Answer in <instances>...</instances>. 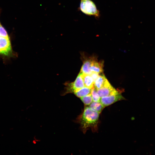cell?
<instances>
[{
  "label": "cell",
  "instance_id": "cell-1",
  "mask_svg": "<svg viewBox=\"0 0 155 155\" xmlns=\"http://www.w3.org/2000/svg\"><path fill=\"white\" fill-rule=\"evenodd\" d=\"M99 113L92 110L89 107H86L81 118V124L83 130L85 131L91 128L96 130L99 119Z\"/></svg>",
  "mask_w": 155,
  "mask_h": 155
},
{
  "label": "cell",
  "instance_id": "cell-2",
  "mask_svg": "<svg viewBox=\"0 0 155 155\" xmlns=\"http://www.w3.org/2000/svg\"><path fill=\"white\" fill-rule=\"evenodd\" d=\"M80 10L86 15L92 16L96 18L100 16L99 11L94 3L91 0H80Z\"/></svg>",
  "mask_w": 155,
  "mask_h": 155
},
{
  "label": "cell",
  "instance_id": "cell-3",
  "mask_svg": "<svg viewBox=\"0 0 155 155\" xmlns=\"http://www.w3.org/2000/svg\"><path fill=\"white\" fill-rule=\"evenodd\" d=\"M12 50L9 38L0 36V54L9 56L12 53Z\"/></svg>",
  "mask_w": 155,
  "mask_h": 155
},
{
  "label": "cell",
  "instance_id": "cell-4",
  "mask_svg": "<svg viewBox=\"0 0 155 155\" xmlns=\"http://www.w3.org/2000/svg\"><path fill=\"white\" fill-rule=\"evenodd\" d=\"M120 93L100 98V102L104 107L108 106L118 101L125 99Z\"/></svg>",
  "mask_w": 155,
  "mask_h": 155
},
{
  "label": "cell",
  "instance_id": "cell-5",
  "mask_svg": "<svg viewBox=\"0 0 155 155\" xmlns=\"http://www.w3.org/2000/svg\"><path fill=\"white\" fill-rule=\"evenodd\" d=\"M97 91L100 98L119 93L111 85L109 82L103 87L97 90Z\"/></svg>",
  "mask_w": 155,
  "mask_h": 155
},
{
  "label": "cell",
  "instance_id": "cell-6",
  "mask_svg": "<svg viewBox=\"0 0 155 155\" xmlns=\"http://www.w3.org/2000/svg\"><path fill=\"white\" fill-rule=\"evenodd\" d=\"M84 86L82 74L80 72L75 80L73 82L69 84L68 89L69 91L74 92Z\"/></svg>",
  "mask_w": 155,
  "mask_h": 155
},
{
  "label": "cell",
  "instance_id": "cell-7",
  "mask_svg": "<svg viewBox=\"0 0 155 155\" xmlns=\"http://www.w3.org/2000/svg\"><path fill=\"white\" fill-rule=\"evenodd\" d=\"M103 61L98 62L96 59L92 62L90 68L91 72H94L98 74L103 71Z\"/></svg>",
  "mask_w": 155,
  "mask_h": 155
},
{
  "label": "cell",
  "instance_id": "cell-8",
  "mask_svg": "<svg viewBox=\"0 0 155 155\" xmlns=\"http://www.w3.org/2000/svg\"><path fill=\"white\" fill-rule=\"evenodd\" d=\"M94 57H91L85 60L81 69L80 73L83 74H90L91 72L90 68L93 61L96 59Z\"/></svg>",
  "mask_w": 155,
  "mask_h": 155
},
{
  "label": "cell",
  "instance_id": "cell-9",
  "mask_svg": "<svg viewBox=\"0 0 155 155\" xmlns=\"http://www.w3.org/2000/svg\"><path fill=\"white\" fill-rule=\"evenodd\" d=\"M108 82L104 74L99 75L95 81L94 87L97 90L103 87Z\"/></svg>",
  "mask_w": 155,
  "mask_h": 155
},
{
  "label": "cell",
  "instance_id": "cell-10",
  "mask_svg": "<svg viewBox=\"0 0 155 155\" xmlns=\"http://www.w3.org/2000/svg\"><path fill=\"white\" fill-rule=\"evenodd\" d=\"M82 74L85 86L92 88L94 87V81L90 74Z\"/></svg>",
  "mask_w": 155,
  "mask_h": 155
},
{
  "label": "cell",
  "instance_id": "cell-11",
  "mask_svg": "<svg viewBox=\"0 0 155 155\" xmlns=\"http://www.w3.org/2000/svg\"><path fill=\"white\" fill-rule=\"evenodd\" d=\"M89 107L92 110L100 114L104 108V106L100 101H92L89 106Z\"/></svg>",
  "mask_w": 155,
  "mask_h": 155
},
{
  "label": "cell",
  "instance_id": "cell-12",
  "mask_svg": "<svg viewBox=\"0 0 155 155\" xmlns=\"http://www.w3.org/2000/svg\"><path fill=\"white\" fill-rule=\"evenodd\" d=\"M91 90V88L85 86L76 91L74 93L77 97L81 98L90 94Z\"/></svg>",
  "mask_w": 155,
  "mask_h": 155
},
{
  "label": "cell",
  "instance_id": "cell-13",
  "mask_svg": "<svg viewBox=\"0 0 155 155\" xmlns=\"http://www.w3.org/2000/svg\"><path fill=\"white\" fill-rule=\"evenodd\" d=\"M80 98L82 102L86 105H90L93 101L91 93Z\"/></svg>",
  "mask_w": 155,
  "mask_h": 155
},
{
  "label": "cell",
  "instance_id": "cell-14",
  "mask_svg": "<svg viewBox=\"0 0 155 155\" xmlns=\"http://www.w3.org/2000/svg\"><path fill=\"white\" fill-rule=\"evenodd\" d=\"M91 94L93 101H100L101 98L98 94L97 90L94 87L92 88Z\"/></svg>",
  "mask_w": 155,
  "mask_h": 155
},
{
  "label": "cell",
  "instance_id": "cell-15",
  "mask_svg": "<svg viewBox=\"0 0 155 155\" xmlns=\"http://www.w3.org/2000/svg\"><path fill=\"white\" fill-rule=\"evenodd\" d=\"M0 36L9 38L6 31L1 25H0Z\"/></svg>",
  "mask_w": 155,
  "mask_h": 155
},
{
  "label": "cell",
  "instance_id": "cell-16",
  "mask_svg": "<svg viewBox=\"0 0 155 155\" xmlns=\"http://www.w3.org/2000/svg\"><path fill=\"white\" fill-rule=\"evenodd\" d=\"M90 75L92 77L94 82L98 78L99 75L98 73L94 72H91Z\"/></svg>",
  "mask_w": 155,
  "mask_h": 155
},
{
  "label": "cell",
  "instance_id": "cell-17",
  "mask_svg": "<svg viewBox=\"0 0 155 155\" xmlns=\"http://www.w3.org/2000/svg\"><path fill=\"white\" fill-rule=\"evenodd\" d=\"M0 25H1V24H0Z\"/></svg>",
  "mask_w": 155,
  "mask_h": 155
}]
</instances>
